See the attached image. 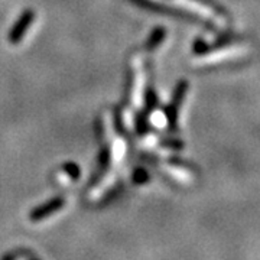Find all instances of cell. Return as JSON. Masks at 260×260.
I'll use <instances>...</instances> for the list:
<instances>
[{
    "label": "cell",
    "mask_w": 260,
    "mask_h": 260,
    "mask_svg": "<svg viewBox=\"0 0 260 260\" xmlns=\"http://www.w3.org/2000/svg\"><path fill=\"white\" fill-rule=\"evenodd\" d=\"M143 85H145V77L143 73H138L136 81H135V90H133V102L136 104V107L142 106V95H143Z\"/></svg>",
    "instance_id": "obj_1"
},
{
    "label": "cell",
    "mask_w": 260,
    "mask_h": 260,
    "mask_svg": "<svg viewBox=\"0 0 260 260\" xmlns=\"http://www.w3.org/2000/svg\"><path fill=\"white\" fill-rule=\"evenodd\" d=\"M30 22H32V13H28L26 16H23V19L19 22L18 25H16V28H15V30L12 32V41L13 42H18L19 39L22 38V35H23V32L26 30V26L28 25H30Z\"/></svg>",
    "instance_id": "obj_2"
}]
</instances>
